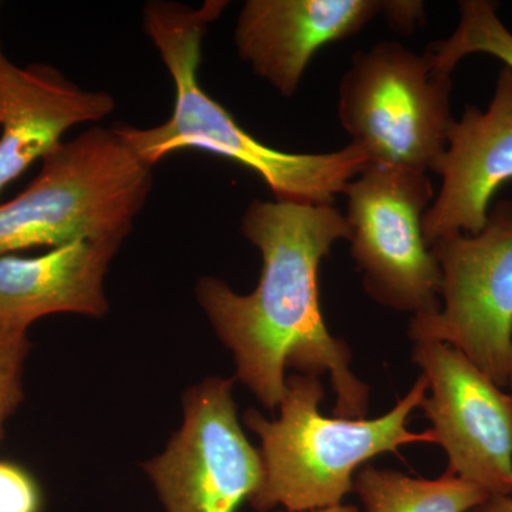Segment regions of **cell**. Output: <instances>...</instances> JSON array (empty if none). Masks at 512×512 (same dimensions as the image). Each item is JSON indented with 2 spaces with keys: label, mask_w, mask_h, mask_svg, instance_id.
Returning <instances> with one entry per match:
<instances>
[{
  "label": "cell",
  "mask_w": 512,
  "mask_h": 512,
  "mask_svg": "<svg viewBox=\"0 0 512 512\" xmlns=\"http://www.w3.org/2000/svg\"><path fill=\"white\" fill-rule=\"evenodd\" d=\"M241 231L261 252L258 286L241 295L222 279L204 276L195 289L202 311L234 356L237 379L275 413L288 367L301 375H328L335 416L366 419L369 386L353 372L352 350L329 332L320 309V264L336 242L349 241L345 215L333 205L254 200Z\"/></svg>",
  "instance_id": "obj_1"
},
{
  "label": "cell",
  "mask_w": 512,
  "mask_h": 512,
  "mask_svg": "<svg viewBox=\"0 0 512 512\" xmlns=\"http://www.w3.org/2000/svg\"><path fill=\"white\" fill-rule=\"evenodd\" d=\"M227 5L208 0L191 8L154 0L144 6V32L173 79V114L160 126L119 124L114 130L150 167L188 148L207 151L254 171L276 201L333 205L346 185L372 165L362 148L350 143L333 153L293 154L266 146L239 126L198 82L205 33Z\"/></svg>",
  "instance_id": "obj_2"
},
{
  "label": "cell",
  "mask_w": 512,
  "mask_h": 512,
  "mask_svg": "<svg viewBox=\"0 0 512 512\" xmlns=\"http://www.w3.org/2000/svg\"><path fill=\"white\" fill-rule=\"evenodd\" d=\"M427 390L426 376L420 375L389 413L376 419H343L320 413L325 399L320 377H286L278 419L266 420L256 410L244 414L245 426L261 440L258 451L264 468L261 487L249 504L259 512L336 507L352 493L357 471L367 461L410 444H436L430 429H407Z\"/></svg>",
  "instance_id": "obj_3"
},
{
  "label": "cell",
  "mask_w": 512,
  "mask_h": 512,
  "mask_svg": "<svg viewBox=\"0 0 512 512\" xmlns=\"http://www.w3.org/2000/svg\"><path fill=\"white\" fill-rule=\"evenodd\" d=\"M153 187L114 127H92L42 158L28 187L0 204V256L76 241L123 244Z\"/></svg>",
  "instance_id": "obj_4"
},
{
  "label": "cell",
  "mask_w": 512,
  "mask_h": 512,
  "mask_svg": "<svg viewBox=\"0 0 512 512\" xmlns=\"http://www.w3.org/2000/svg\"><path fill=\"white\" fill-rule=\"evenodd\" d=\"M451 74L402 43L379 42L353 56L339 84L338 116L372 164L436 170L453 126Z\"/></svg>",
  "instance_id": "obj_5"
},
{
  "label": "cell",
  "mask_w": 512,
  "mask_h": 512,
  "mask_svg": "<svg viewBox=\"0 0 512 512\" xmlns=\"http://www.w3.org/2000/svg\"><path fill=\"white\" fill-rule=\"evenodd\" d=\"M350 255L379 305L416 316L440 311L441 272L423 234L429 175L372 164L346 185Z\"/></svg>",
  "instance_id": "obj_6"
},
{
  "label": "cell",
  "mask_w": 512,
  "mask_h": 512,
  "mask_svg": "<svg viewBox=\"0 0 512 512\" xmlns=\"http://www.w3.org/2000/svg\"><path fill=\"white\" fill-rule=\"evenodd\" d=\"M441 272L440 311L410 320L409 338L446 343L500 387L512 346V201L497 202L478 234L429 245Z\"/></svg>",
  "instance_id": "obj_7"
},
{
  "label": "cell",
  "mask_w": 512,
  "mask_h": 512,
  "mask_svg": "<svg viewBox=\"0 0 512 512\" xmlns=\"http://www.w3.org/2000/svg\"><path fill=\"white\" fill-rule=\"evenodd\" d=\"M234 380L208 377L184 396V423L144 464L167 512H237L264 478L261 456L239 426Z\"/></svg>",
  "instance_id": "obj_8"
},
{
  "label": "cell",
  "mask_w": 512,
  "mask_h": 512,
  "mask_svg": "<svg viewBox=\"0 0 512 512\" xmlns=\"http://www.w3.org/2000/svg\"><path fill=\"white\" fill-rule=\"evenodd\" d=\"M413 362L429 383L420 409L454 476L490 497L511 494L512 399L460 350L417 342Z\"/></svg>",
  "instance_id": "obj_9"
},
{
  "label": "cell",
  "mask_w": 512,
  "mask_h": 512,
  "mask_svg": "<svg viewBox=\"0 0 512 512\" xmlns=\"http://www.w3.org/2000/svg\"><path fill=\"white\" fill-rule=\"evenodd\" d=\"M434 173L440 175L441 187L423 218L427 245L444 235L483 231L494 195L512 180L510 67L498 73L487 110L467 106L454 121Z\"/></svg>",
  "instance_id": "obj_10"
},
{
  "label": "cell",
  "mask_w": 512,
  "mask_h": 512,
  "mask_svg": "<svg viewBox=\"0 0 512 512\" xmlns=\"http://www.w3.org/2000/svg\"><path fill=\"white\" fill-rule=\"evenodd\" d=\"M380 13V0H248L235 46L256 76L292 97L322 47L356 35Z\"/></svg>",
  "instance_id": "obj_11"
},
{
  "label": "cell",
  "mask_w": 512,
  "mask_h": 512,
  "mask_svg": "<svg viewBox=\"0 0 512 512\" xmlns=\"http://www.w3.org/2000/svg\"><path fill=\"white\" fill-rule=\"evenodd\" d=\"M114 109L111 94L84 90L50 64L16 66L0 43V195L59 147L67 130Z\"/></svg>",
  "instance_id": "obj_12"
},
{
  "label": "cell",
  "mask_w": 512,
  "mask_h": 512,
  "mask_svg": "<svg viewBox=\"0 0 512 512\" xmlns=\"http://www.w3.org/2000/svg\"><path fill=\"white\" fill-rule=\"evenodd\" d=\"M120 247L84 239L33 258L0 256V320L29 328L56 313L103 318L109 312L104 278Z\"/></svg>",
  "instance_id": "obj_13"
},
{
  "label": "cell",
  "mask_w": 512,
  "mask_h": 512,
  "mask_svg": "<svg viewBox=\"0 0 512 512\" xmlns=\"http://www.w3.org/2000/svg\"><path fill=\"white\" fill-rule=\"evenodd\" d=\"M366 512H473L490 495L450 471L436 480L366 464L353 481Z\"/></svg>",
  "instance_id": "obj_14"
},
{
  "label": "cell",
  "mask_w": 512,
  "mask_h": 512,
  "mask_svg": "<svg viewBox=\"0 0 512 512\" xmlns=\"http://www.w3.org/2000/svg\"><path fill=\"white\" fill-rule=\"evenodd\" d=\"M490 0H461L460 22L453 35L433 43L427 52L440 72L451 74L466 56L483 53L497 57L512 70V33Z\"/></svg>",
  "instance_id": "obj_15"
},
{
  "label": "cell",
  "mask_w": 512,
  "mask_h": 512,
  "mask_svg": "<svg viewBox=\"0 0 512 512\" xmlns=\"http://www.w3.org/2000/svg\"><path fill=\"white\" fill-rule=\"evenodd\" d=\"M28 329L0 320V440L5 421L23 400V367L32 348Z\"/></svg>",
  "instance_id": "obj_16"
},
{
  "label": "cell",
  "mask_w": 512,
  "mask_h": 512,
  "mask_svg": "<svg viewBox=\"0 0 512 512\" xmlns=\"http://www.w3.org/2000/svg\"><path fill=\"white\" fill-rule=\"evenodd\" d=\"M43 495L35 477L12 461H0V512H42Z\"/></svg>",
  "instance_id": "obj_17"
},
{
  "label": "cell",
  "mask_w": 512,
  "mask_h": 512,
  "mask_svg": "<svg viewBox=\"0 0 512 512\" xmlns=\"http://www.w3.org/2000/svg\"><path fill=\"white\" fill-rule=\"evenodd\" d=\"M382 13L393 30L409 35L424 19V3L416 0H387L382 2Z\"/></svg>",
  "instance_id": "obj_18"
},
{
  "label": "cell",
  "mask_w": 512,
  "mask_h": 512,
  "mask_svg": "<svg viewBox=\"0 0 512 512\" xmlns=\"http://www.w3.org/2000/svg\"><path fill=\"white\" fill-rule=\"evenodd\" d=\"M473 512H512V481L510 495L490 497L481 507H478Z\"/></svg>",
  "instance_id": "obj_19"
},
{
  "label": "cell",
  "mask_w": 512,
  "mask_h": 512,
  "mask_svg": "<svg viewBox=\"0 0 512 512\" xmlns=\"http://www.w3.org/2000/svg\"><path fill=\"white\" fill-rule=\"evenodd\" d=\"M278 512H286V511H278ZM311 512H359L356 507L353 505H336V507L323 508V510H316Z\"/></svg>",
  "instance_id": "obj_20"
},
{
  "label": "cell",
  "mask_w": 512,
  "mask_h": 512,
  "mask_svg": "<svg viewBox=\"0 0 512 512\" xmlns=\"http://www.w3.org/2000/svg\"><path fill=\"white\" fill-rule=\"evenodd\" d=\"M507 387L510 392L511 399H512V346H511V356H510V366H508V379H507Z\"/></svg>",
  "instance_id": "obj_21"
}]
</instances>
